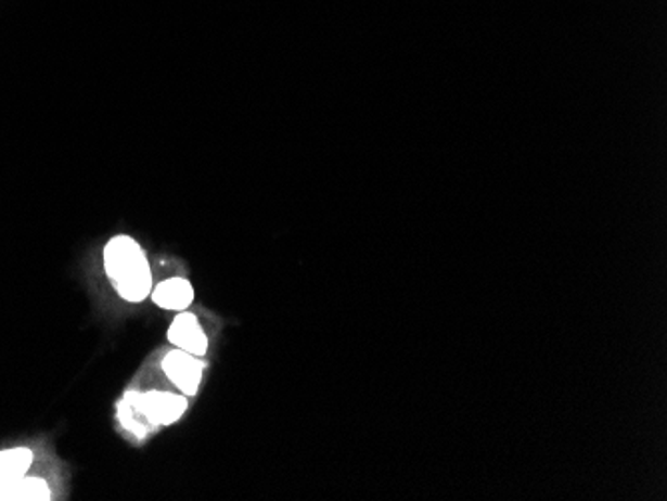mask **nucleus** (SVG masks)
<instances>
[{
    "label": "nucleus",
    "mask_w": 667,
    "mask_h": 501,
    "mask_svg": "<svg viewBox=\"0 0 667 501\" xmlns=\"http://www.w3.org/2000/svg\"><path fill=\"white\" fill-rule=\"evenodd\" d=\"M104 272L116 294L130 304L151 296L152 270L146 252L130 236H114L104 246Z\"/></svg>",
    "instance_id": "f257e3e1"
},
{
    "label": "nucleus",
    "mask_w": 667,
    "mask_h": 501,
    "mask_svg": "<svg viewBox=\"0 0 667 501\" xmlns=\"http://www.w3.org/2000/svg\"><path fill=\"white\" fill-rule=\"evenodd\" d=\"M151 298L164 310L182 312L194 301V286L187 278H168L152 288Z\"/></svg>",
    "instance_id": "423d86ee"
},
{
    "label": "nucleus",
    "mask_w": 667,
    "mask_h": 501,
    "mask_svg": "<svg viewBox=\"0 0 667 501\" xmlns=\"http://www.w3.org/2000/svg\"><path fill=\"white\" fill-rule=\"evenodd\" d=\"M116 414H118V422L123 424V427L134 434L137 438L144 439L152 429L149 424V420L140 412L139 403H137V389H128L127 394L120 398L118 406H116Z\"/></svg>",
    "instance_id": "0eeeda50"
},
{
    "label": "nucleus",
    "mask_w": 667,
    "mask_h": 501,
    "mask_svg": "<svg viewBox=\"0 0 667 501\" xmlns=\"http://www.w3.org/2000/svg\"><path fill=\"white\" fill-rule=\"evenodd\" d=\"M140 412L152 427L172 426L189 410V396L163 389L137 391Z\"/></svg>",
    "instance_id": "f03ea898"
},
{
    "label": "nucleus",
    "mask_w": 667,
    "mask_h": 501,
    "mask_svg": "<svg viewBox=\"0 0 667 501\" xmlns=\"http://www.w3.org/2000/svg\"><path fill=\"white\" fill-rule=\"evenodd\" d=\"M33 462L35 453L28 448L0 451V501H11L14 488L26 477Z\"/></svg>",
    "instance_id": "39448f33"
},
{
    "label": "nucleus",
    "mask_w": 667,
    "mask_h": 501,
    "mask_svg": "<svg viewBox=\"0 0 667 501\" xmlns=\"http://www.w3.org/2000/svg\"><path fill=\"white\" fill-rule=\"evenodd\" d=\"M16 501L51 500V488L42 477H23V481L14 488L13 498Z\"/></svg>",
    "instance_id": "6e6552de"
},
{
    "label": "nucleus",
    "mask_w": 667,
    "mask_h": 501,
    "mask_svg": "<svg viewBox=\"0 0 667 501\" xmlns=\"http://www.w3.org/2000/svg\"><path fill=\"white\" fill-rule=\"evenodd\" d=\"M204 370H206V363L202 362L201 356H194L190 351L175 348L163 358L164 376L168 377L189 398L198 394Z\"/></svg>",
    "instance_id": "7ed1b4c3"
},
{
    "label": "nucleus",
    "mask_w": 667,
    "mask_h": 501,
    "mask_svg": "<svg viewBox=\"0 0 667 501\" xmlns=\"http://www.w3.org/2000/svg\"><path fill=\"white\" fill-rule=\"evenodd\" d=\"M166 338L178 350L190 351V354L201 356V358L208 351V336L202 330L198 316L187 312V310L177 313V318L172 320V324L168 327Z\"/></svg>",
    "instance_id": "20e7f679"
}]
</instances>
